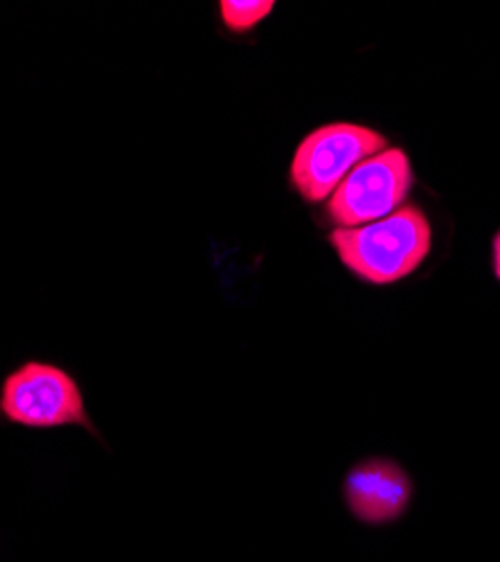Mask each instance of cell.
<instances>
[{
  "mask_svg": "<svg viewBox=\"0 0 500 562\" xmlns=\"http://www.w3.org/2000/svg\"><path fill=\"white\" fill-rule=\"evenodd\" d=\"M431 223L420 207L405 205L395 214L358 227H336L330 244L345 268L370 284L386 286L413 274L431 252Z\"/></svg>",
  "mask_w": 500,
  "mask_h": 562,
  "instance_id": "1",
  "label": "cell"
},
{
  "mask_svg": "<svg viewBox=\"0 0 500 562\" xmlns=\"http://www.w3.org/2000/svg\"><path fill=\"white\" fill-rule=\"evenodd\" d=\"M0 420L25 430L81 428L102 441L73 373L51 360H25L0 381Z\"/></svg>",
  "mask_w": 500,
  "mask_h": 562,
  "instance_id": "2",
  "label": "cell"
},
{
  "mask_svg": "<svg viewBox=\"0 0 500 562\" xmlns=\"http://www.w3.org/2000/svg\"><path fill=\"white\" fill-rule=\"evenodd\" d=\"M384 149H388L386 137L368 126L334 122L315 128L293 154L289 171L293 190L309 203L330 201L358 162Z\"/></svg>",
  "mask_w": 500,
  "mask_h": 562,
  "instance_id": "3",
  "label": "cell"
},
{
  "mask_svg": "<svg viewBox=\"0 0 500 562\" xmlns=\"http://www.w3.org/2000/svg\"><path fill=\"white\" fill-rule=\"evenodd\" d=\"M413 187L411 160L401 149H384L358 162L327 201L336 227H358L399 210Z\"/></svg>",
  "mask_w": 500,
  "mask_h": 562,
  "instance_id": "4",
  "label": "cell"
},
{
  "mask_svg": "<svg viewBox=\"0 0 500 562\" xmlns=\"http://www.w3.org/2000/svg\"><path fill=\"white\" fill-rule=\"evenodd\" d=\"M341 499L356 525L366 529H390L411 513L415 482L397 459L370 454L347 468L341 484Z\"/></svg>",
  "mask_w": 500,
  "mask_h": 562,
  "instance_id": "5",
  "label": "cell"
},
{
  "mask_svg": "<svg viewBox=\"0 0 500 562\" xmlns=\"http://www.w3.org/2000/svg\"><path fill=\"white\" fill-rule=\"evenodd\" d=\"M273 0H221L219 14L223 25L233 34H246L270 16Z\"/></svg>",
  "mask_w": 500,
  "mask_h": 562,
  "instance_id": "6",
  "label": "cell"
},
{
  "mask_svg": "<svg viewBox=\"0 0 500 562\" xmlns=\"http://www.w3.org/2000/svg\"><path fill=\"white\" fill-rule=\"evenodd\" d=\"M493 270H496V277L500 281V232L496 234V239H493Z\"/></svg>",
  "mask_w": 500,
  "mask_h": 562,
  "instance_id": "7",
  "label": "cell"
}]
</instances>
